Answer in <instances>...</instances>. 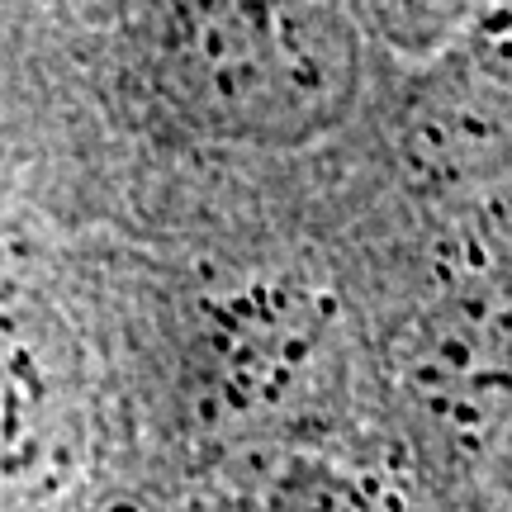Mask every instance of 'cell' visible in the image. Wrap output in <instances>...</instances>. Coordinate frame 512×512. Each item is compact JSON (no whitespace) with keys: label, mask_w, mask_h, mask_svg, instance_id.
<instances>
[{"label":"cell","mask_w":512,"mask_h":512,"mask_svg":"<svg viewBox=\"0 0 512 512\" xmlns=\"http://www.w3.org/2000/svg\"><path fill=\"white\" fill-rule=\"evenodd\" d=\"M147 53L166 100L233 143H309L361 86L356 24L328 5H171Z\"/></svg>","instance_id":"1"},{"label":"cell","mask_w":512,"mask_h":512,"mask_svg":"<svg viewBox=\"0 0 512 512\" xmlns=\"http://www.w3.org/2000/svg\"><path fill=\"white\" fill-rule=\"evenodd\" d=\"M394 394L427 460L470 470L512 427V256L465 261L408 313Z\"/></svg>","instance_id":"2"},{"label":"cell","mask_w":512,"mask_h":512,"mask_svg":"<svg viewBox=\"0 0 512 512\" xmlns=\"http://www.w3.org/2000/svg\"><path fill=\"white\" fill-rule=\"evenodd\" d=\"M422 181L470 185L512 171V10H489L418 76L399 124Z\"/></svg>","instance_id":"3"},{"label":"cell","mask_w":512,"mask_h":512,"mask_svg":"<svg viewBox=\"0 0 512 512\" xmlns=\"http://www.w3.org/2000/svg\"><path fill=\"white\" fill-rule=\"evenodd\" d=\"M81 437L67 351L34 309L0 304V484H34Z\"/></svg>","instance_id":"4"},{"label":"cell","mask_w":512,"mask_h":512,"mask_svg":"<svg viewBox=\"0 0 512 512\" xmlns=\"http://www.w3.org/2000/svg\"><path fill=\"white\" fill-rule=\"evenodd\" d=\"M328 313L309 290L266 285L233 299L219 323V375L242 408L280 403L294 375L313 361Z\"/></svg>","instance_id":"5"},{"label":"cell","mask_w":512,"mask_h":512,"mask_svg":"<svg viewBox=\"0 0 512 512\" xmlns=\"http://www.w3.org/2000/svg\"><path fill=\"white\" fill-rule=\"evenodd\" d=\"M266 512H375L342 470L323 460H290L271 484Z\"/></svg>","instance_id":"6"}]
</instances>
